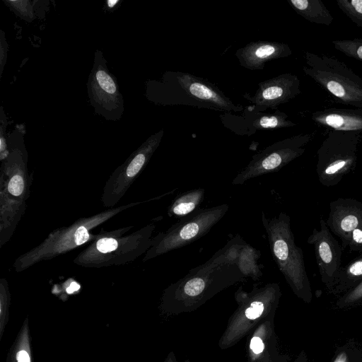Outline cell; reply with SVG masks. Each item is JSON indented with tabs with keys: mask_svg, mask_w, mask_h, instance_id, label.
I'll return each mask as SVG.
<instances>
[{
	"mask_svg": "<svg viewBox=\"0 0 362 362\" xmlns=\"http://www.w3.org/2000/svg\"><path fill=\"white\" fill-rule=\"evenodd\" d=\"M325 221L330 231L341 240L342 248L347 247L353 231L362 226V202L351 198L332 201Z\"/></svg>",
	"mask_w": 362,
	"mask_h": 362,
	"instance_id": "15",
	"label": "cell"
},
{
	"mask_svg": "<svg viewBox=\"0 0 362 362\" xmlns=\"http://www.w3.org/2000/svg\"><path fill=\"white\" fill-rule=\"evenodd\" d=\"M117 1H117V0H109L107 1V4H108L109 7L112 8L117 3Z\"/></svg>",
	"mask_w": 362,
	"mask_h": 362,
	"instance_id": "29",
	"label": "cell"
},
{
	"mask_svg": "<svg viewBox=\"0 0 362 362\" xmlns=\"http://www.w3.org/2000/svg\"><path fill=\"white\" fill-rule=\"evenodd\" d=\"M307 242L314 247L321 280L330 291L342 267V246L334 238L326 221L322 218L320 220V229L314 228Z\"/></svg>",
	"mask_w": 362,
	"mask_h": 362,
	"instance_id": "12",
	"label": "cell"
},
{
	"mask_svg": "<svg viewBox=\"0 0 362 362\" xmlns=\"http://www.w3.org/2000/svg\"><path fill=\"white\" fill-rule=\"evenodd\" d=\"M264 343L262 340L257 336H254L250 341V349L255 354L262 353L264 350Z\"/></svg>",
	"mask_w": 362,
	"mask_h": 362,
	"instance_id": "26",
	"label": "cell"
},
{
	"mask_svg": "<svg viewBox=\"0 0 362 362\" xmlns=\"http://www.w3.org/2000/svg\"><path fill=\"white\" fill-rule=\"evenodd\" d=\"M348 247L351 252H357L362 255V226L353 231Z\"/></svg>",
	"mask_w": 362,
	"mask_h": 362,
	"instance_id": "25",
	"label": "cell"
},
{
	"mask_svg": "<svg viewBox=\"0 0 362 362\" xmlns=\"http://www.w3.org/2000/svg\"><path fill=\"white\" fill-rule=\"evenodd\" d=\"M362 281V255L341 267L334 286L329 291L334 294L345 293Z\"/></svg>",
	"mask_w": 362,
	"mask_h": 362,
	"instance_id": "20",
	"label": "cell"
},
{
	"mask_svg": "<svg viewBox=\"0 0 362 362\" xmlns=\"http://www.w3.org/2000/svg\"><path fill=\"white\" fill-rule=\"evenodd\" d=\"M18 362H30V356L25 350L19 351L16 354Z\"/></svg>",
	"mask_w": 362,
	"mask_h": 362,
	"instance_id": "28",
	"label": "cell"
},
{
	"mask_svg": "<svg viewBox=\"0 0 362 362\" xmlns=\"http://www.w3.org/2000/svg\"><path fill=\"white\" fill-rule=\"evenodd\" d=\"M332 43L346 56L362 62V38L334 40Z\"/></svg>",
	"mask_w": 362,
	"mask_h": 362,
	"instance_id": "21",
	"label": "cell"
},
{
	"mask_svg": "<svg viewBox=\"0 0 362 362\" xmlns=\"http://www.w3.org/2000/svg\"><path fill=\"white\" fill-rule=\"evenodd\" d=\"M358 303H362V281L339 298L337 305L343 308Z\"/></svg>",
	"mask_w": 362,
	"mask_h": 362,
	"instance_id": "23",
	"label": "cell"
},
{
	"mask_svg": "<svg viewBox=\"0 0 362 362\" xmlns=\"http://www.w3.org/2000/svg\"><path fill=\"white\" fill-rule=\"evenodd\" d=\"M259 257V251L237 235L206 262L171 284L166 296L180 309L201 304L247 277L259 279L262 275Z\"/></svg>",
	"mask_w": 362,
	"mask_h": 362,
	"instance_id": "1",
	"label": "cell"
},
{
	"mask_svg": "<svg viewBox=\"0 0 362 362\" xmlns=\"http://www.w3.org/2000/svg\"><path fill=\"white\" fill-rule=\"evenodd\" d=\"M156 226L153 220L128 235L125 233L133 226L111 230L102 228L97 237L74 258V263L86 268L99 269L132 262L145 255L151 247Z\"/></svg>",
	"mask_w": 362,
	"mask_h": 362,
	"instance_id": "2",
	"label": "cell"
},
{
	"mask_svg": "<svg viewBox=\"0 0 362 362\" xmlns=\"http://www.w3.org/2000/svg\"><path fill=\"white\" fill-rule=\"evenodd\" d=\"M273 259L295 294L306 302L312 298L302 249L295 242L291 218L284 212L269 218L261 213Z\"/></svg>",
	"mask_w": 362,
	"mask_h": 362,
	"instance_id": "4",
	"label": "cell"
},
{
	"mask_svg": "<svg viewBox=\"0 0 362 362\" xmlns=\"http://www.w3.org/2000/svg\"><path fill=\"white\" fill-rule=\"evenodd\" d=\"M299 16L310 23L330 25L334 17L321 0H288Z\"/></svg>",
	"mask_w": 362,
	"mask_h": 362,
	"instance_id": "18",
	"label": "cell"
},
{
	"mask_svg": "<svg viewBox=\"0 0 362 362\" xmlns=\"http://www.w3.org/2000/svg\"><path fill=\"white\" fill-rule=\"evenodd\" d=\"M299 78L291 73H284L258 84L253 96L245 93L243 98L261 112L267 109H276L281 104L288 103L300 93Z\"/></svg>",
	"mask_w": 362,
	"mask_h": 362,
	"instance_id": "14",
	"label": "cell"
},
{
	"mask_svg": "<svg viewBox=\"0 0 362 362\" xmlns=\"http://www.w3.org/2000/svg\"><path fill=\"white\" fill-rule=\"evenodd\" d=\"M304 74L337 103L362 109V78L334 57L306 51Z\"/></svg>",
	"mask_w": 362,
	"mask_h": 362,
	"instance_id": "6",
	"label": "cell"
},
{
	"mask_svg": "<svg viewBox=\"0 0 362 362\" xmlns=\"http://www.w3.org/2000/svg\"><path fill=\"white\" fill-rule=\"evenodd\" d=\"M312 120L332 130L362 133V109L326 108L313 112Z\"/></svg>",
	"mask_w": 362,
	"mask_h": 362,
	"instance_id": "17",
	"label": "cell"
},
{
	"mask_svg": "<svg viewBox=\"0 0 362 362\" xmlns=\"http://www.w3.org/2000/svg\"><path fill=\"white\" fill-rule=\"evenodd\" d=\"M162 134L156 135L144 149L112 173L105 184L101 196L105 207L114 208L120 202L147 164Z\"/></svg>",
	"mask_w": 362,
	"mask_h": 362,
	"instance_id": "11",
	"label": "cell"
},
{
	"mask_svg": "<svg viewBox=\"0 0 362 362\" xmlns=\"http://www.w3.org/2000/svg\"><path fill=\"white\" fill-rule=\"evenodd\" d=\"M240 115L226 112L219 115L223 126L236 134L251 136L258 130L292 127L296 124L288 119V115L276 110L267 112L256 110L253 105L245 107Z\"/></svg>",
	"mask_w": 362,
	"mask_h": 362,
	"instance_id": "13",
	"label": "cell"
},
{
	"mask_svg": "<svg viewBox=\"0 0 362 362\" xmlns=\"http://www.w3.org/2000/svg\"><path fill=\"white\" fill-rule=\"evenodd\" d=\"M361 139V132H328L317 151L316 173L322 185L335 186L355 170Z\"/></svg>",
	"mask_w": 362,
	"mask_h": 362,
	"instance_id": "8",
	"label": "cell"
},
{
	"mask_svg": "<svg viewBox=\"0 0 362 362\" xmlns=\"http://www.w3.org/2000/svg\"><path fill=\"white\" fill-rule=\"evenodd\" d=\"M351 353L347 350L340 351L334 362H352L354 356H351Z\"/></svg>",
	"mask_w": 362,
	"mask_h": 362,
	"instance_id": "27",
	"label": "cell"
},
{
	"mask_svg": "<svg viewBox=\"0 0 362 362\" xmlns=\"http://www.w3.org/2000/svg\"><path fill=\"white\" fill-rule=\"evenodd\" d=\"M96 78L100 86L106 92L113 94L116 90V86L112 78L104 71H98Z\"/></svg>",
	"mask_w": 362,
	"mask_h": 362,
	"instance_id": "24",
	"label": "cell"
},
{
	"mask_svg": "<svg viewBox=\"0 0 362 362\" xmlns=\"http://www.w3.org/2000/svg\"><path fill=\"white\" fill-rule=\"evenodd\" d=\"M204 192V188H197L180 194L168 206V216L180 219L197 211L201 208Z\"/></svg>",
	"mask_w": 362,
	"mask_h": 362,
	"instance_id": "19",
	"label": "cell"
},
{
	"mask_svg": "<svg viewBox=\"0 0 362 362\" xmlns=\"http://www.w3.org/2000/svg\"><path fill=\"white\" fill-rule=\"evenodd\" d=\"M291 54L292 50L288 44L258 40L237 49L235 55L241 66L249 70H262L267 62L288 57Z\"/></svg>",
	"mask_w": 362,
	"mask_h": 362,
	"instance_id": "16",
	"label": "cell"
},
{
	"mask_svg": "<svg viewBox=\"0 0 362 362\" xmlns=\"http://www.w3.org/2000/svg\"><path fill=\"white\" fill-rule=\"evenodd\" d=\"M229 209L227 204L209 208H200L183 217L167 230L153 237V243L144 255L142 262L163 255L184 247L206 235Z\"/></svg>",
	"mask_w": 362,
	"mask_h": 362,
	"instance_id": "9",
	"label": "cell"
},
{
	"mask_svg": "<svg viewBox=\"0 0 362 362\" xmlns=\"http://www.w3.org/2000/svg\"><path fill=\"white\" fill-rule=\"evenodd\" d=\"M313 136V133L300 134L266 147L252 156L248 164L233 178L232 184L241 185L249 180L279 171L304 153Z\"/></svg>",
	"mask_w": 362,
	"mask_h": 362,
	"instance_id": "10",
	"label": "cell"
},
{
	"mask_svg": "<svg viewBox=\"0 0 362 362\" xmlns=\"http://www.w3.org/2000/svg\"><path fill=\"white\" fill-rule=\"evenodd\" d=\"M144 202L129 203L110 208L88 217L77 219L71 225L56 228L37 246L18 256L13 262L15 272L25 271L42 261L66 254L87 243L92 242L97 234L92 230L117 214Z\"/></svg>",
	"mask_w": 362,
	"mask_h": 362,
	"instance_id": "3",
	"label": "cell"
},
{
	"mask_svg": "<svg viewBox=\"0 0 362 362\" xmlns=\"http://www.w3.org/2000/svg\"><path fill=\"white\" fill-rule=\"evenodd\" d=\"M163 103L219 112H240L244 107L234 103L216 86L203 78L181 71L167 72L163 83Z\"/></svg>",
	"mask_w": 362,
	"mask_h": 362,
	"instance_id": "5",
	"label": "cell"
},
{
	"mask_svg": "<svg viewBox=\"0 0 362 362\" xmlns=\"http://www.w3.org/2000/svg\"><path fill=\"white\" fill-rule=\"evenodd\" d=\"M0 175V247L11 238L30 194L32 175L22 160H8Z\"/></svg>",
	"mask_w": 362,
	"mask_h": 362,
	"instance_id": "7",
	"label": "cell"
},
{
	"mask_svg": "<svg viewBox=\"0 0 362 362\" xmlns=\"http://www.w3.org/2000/svg\"><path fill=\"white\" fill-rule=\"evenodd\" d=\"M336 2L348 18L362 28V0H337Z\"/></svg>",
	"mask_w": 362,
	"mask_h": 362,
	"instance_id": "22",
	"label": "cell"
}]
</instances>
